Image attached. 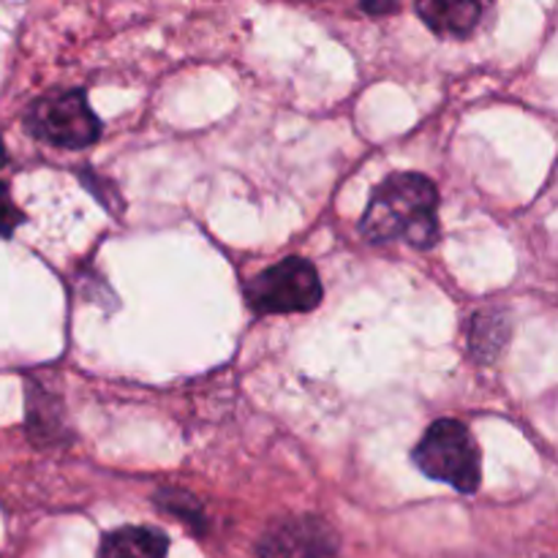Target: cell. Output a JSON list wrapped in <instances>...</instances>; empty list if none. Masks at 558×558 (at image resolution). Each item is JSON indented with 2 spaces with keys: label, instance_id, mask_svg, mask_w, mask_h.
<instances>
[{
  "label": "cell",
  "instance_id": "cell-1",
  "mask_svg": "<svg viewBox=\"0 0 558 558\" xmlns=\"http://www.w3.org/2000/svg\"><path fill=\"white\" fill-rule=\"evenodd\" d=\"M436 207L439 194L428 178L414 172L390 174L374 189L360 232L374 245L407 240L414 248H430L439 240Z\"/></svg>",
  "mask_w": 558,
  "mask_h": 558
},
{
  "label": "cell",
  "instance_id": "cell-2",
  "mask_svg": "<svg viewBox=\"0 0 558 558\" xmlns=\"http://www.w3.org/2000/svg\"><path fill=\"white\" fill-rule=\"evenodd\" d=\"M414 463L425 477L452 485L461 494L480 488L477 445L458 420H436L414 450Z\"/></svg>",
  "mask_w": 558,
  "mask_h": 558
},
{
  "label": "cell",
  "instance_id": "cell-3",
  "mask_svg": "<svg viewBox=\"0 0 558 558\" xmlns=\"http://www.w3.org/2000/svg\"><path fill=\"white\" fill-rule=\"evenodd\" d=\"M27 134L47 145L82 150L101 136V120L87 104L85 90H60L36 98L25 114Z\"/></svg>",
  "mask_w": 558,
  "mask_h": 558
},
{
  "label": "cell",
  "instance_id": "cell-4",
  "mask_svg": "<svg viewBox=\"0 0 558 558\" xmlns=\"http://www.w3.org/2000/svg\"><path fill=\"white\" fill-rule=\"evenodd\" d=\"M245 300L256 314L314 311L322 303V283L311 262L292 256L248 281Z\"/></svg>",
  "mask_w": 558,
  "mask_h": 558
},
{
  "label": "cell",
  "instance_id": "cell-5",
  "mask_svg": "<svg viewBox=\"0 0 558 558\" xmlns=\"http://www.w3.org/2000/svg\"><path fill=\"white\" fill-rule=\"evenodd\" d=\"M336 550V532L314 515L272 523L256 545L259 558H330Z\"/></svg>",
  "mask_w": 558,
  "mask_h": 558
},
{
  "label": "cell",
  "instance_id": "cell-6",
  "mask_svg": "<svg viewBox=\"0 0 558 558\" xmlns=\"http://www.w3.org/2000/svg\"><path fill=\"white\" fill-rule=\"evenodd\" d=\"M169 539L158 529L129 526L107 534L98 558H167Z\"/></svg>",
  "mask_w": 558,
  "mask_h": 558
},
{
  "label": "cell",
  "instance_id": "cell-7",
  "mask_svg": "<svg viewBox=\"0 0 558 558\" xmlns=\"http://www.w3.org/2000/svg\"><path fill=\"white\" fill-rule=\"evenodd\" d=\"M417 14L423 16L430 31L441 36L463 38L477 27L483 16V5L472 0H456V3H420Z\"/></svg>",
  "mask_w": 558,
  "mask_h": 558
},
{
  "label": "cell",
  "instance_id": "cell-8",
  "mask_svg": "<svg viewBox=\"0 0 558 558\" xmlns=\"http://www.w3.org/2000/svg\"><path fill=\"white\" fill-rule=\"evenodd\" d=\"M510 316L505 311H480L469 325V352L477 363H494L510 341Z\"/></svg>",
  "mask_w": 558,
  "mask_h": 558
},
{
  "label": "cell",
  "instance_id": "cell-9",
  "mask_svg": "<svg viewBox=\"0 0 558 558\" xmlns=\"http://www.w3.org/2000/svg\"><path fill=\"white\" fill-rule=\"evenodd\" d=\"M158 507H161V510H169L172 515H180L185 523H191V526L196 529H202V521H205L202 507L196 505L194 496L183 494V490H174V488L158 490Z\"/></svg>",
  "mask_w": 558,
  "mask_h": 558
},
{
  "label": "cell",
  "instance_id": "cell-10",
  "mask_svg": "<svg viewBox=\"0 0 558 558\" xmlns=\"http://www.w3.org/2000/svg\"><path fill=\"white\" fill-rule=\"evenodd\" d=\"M20 223H25V213L11 202L9 185L0 183V238H11Z\"/></svg>",
  "mask_w": 558,
  "mask_h": 558
},
{
  "label": "cell",
  "instance_id": "cell-11",
  "mask_svg": "<svg viewBox=\"0 0 558 558\" xmlns=\"http://www.w3.org/2000/svg\"><path fill=\"white\" fill-rule=\"evenodd\" d=\"M360 9H363L365 14H392V11H398L401 5L398 3H363Z\"/></svg>",
  "mask_w": 558,
  "mask_h": 558
},
{
  "label": "cell",
  "instance_id": "cell-12",
  "mask_svg": "<svg viewBox=\"0 0 558 558\" xmlns=\"http://www.w3.org/2000/svg\"><path fill=\"white\" fill-rule=\"evenodd\" d=\"M5 163V147H3V140H0V167Z\"/></svg>",
  "mask_w": 558,
  "mask_h": 558
}]
</instances>
